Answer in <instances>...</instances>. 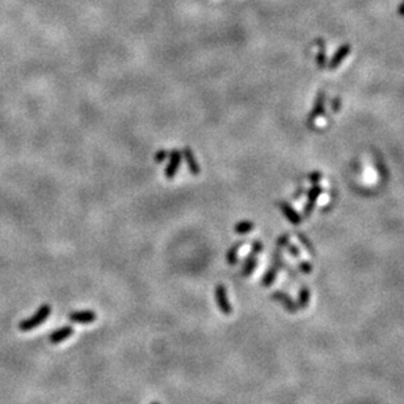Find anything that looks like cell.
Returning a JSON list of instances; mask_svg holds the SVG:
<instances>
[{
	"label": "cell",
	"instance_id": "21",
	"mask_svg": "<svg viewBox=\"0 0 404 404\" xmlns=\"http://www.w3.org/2000/svg\"><path fill=\"white\" fill-rule=\"evenodd\" d=\"M322 178H323V175H322L321 172H312V174L308 175V179H310V181H312L314 184L319 183V181L322 180Z\"/></svg>",
	"mask_w": 404,
	"mask_h": 404
},
{
	"label": "cell",
	"instance_id": "5",
	"mask_svg": "<svg viewBox=\"0 0 404 404\" xmlns=\"http://www.w3.org/2000/svg\"><path fill=\"white\" fill-rule=\"evenodd\" d=\"M97 319V314L92 310H80V311H74L69 315V321L72 323H79V324H90L94 323Z\"/></svg>",
	"mask_w": 404,
	"mask_h": 404
},
{
	"label": "cell",
	"instance_id": "16",
	"mask_svg": "<svg viewBox=\"0 0 404 404\" xmlns=\"http://www.w3.org/2000/svg\"><path fill=\"white\" fill-rule=\"evenodd\" d=\"M244 246V242H242V240H239V242H237L235 244H233V246L230 247V249L227 251L226 253V262L228 263V265H235L238 262V251L240 249V247Z\"/></svg>",
	"mask_w": 404,
	"mask_h": 404
},
{
	"label": "cell",
	"instance_id": "20",
	"mask_svg": "<svg viewBox=\"0 0 404 404\" xmlns=\"http://www.w3.org/2000/svg\"><path fill=\"white\" fill-rule=\"evenodd\" d=\"M299 269H301V272H303V273H310L311 271H312V265L310 264V263H307V262H301L299 263Z\"/></svg>",
	"mask_w": 404,
	"mask_h": 404
},
{
	"label": "cell",
	"instance_id": "25",
	"mask_svg": "<svg viewBox=\"0 0 404 404\" xmlns=\"http://www.w3.org/2000/svg\"><path fill=\"white\" fill-rule=\"evenodd\" d=\"M151 404H160V403H158V401H154V403H151Z\"/></svg>",
	"mask_w": 404,
	"mask_h": 404
},
{
	"label": "cell",
	"instance_id": "18",
	"mask_svg": "<svg viewBox=\"0 0 404 404\" xmlns=\"http://www.w3.org/2000/svg\"><path fill=\"white\" fill-rule=\"evenodd\" d=\"M168 159V151H165V150H159V151H156L155 155H154V162L155 163H163L165 162Z\"/></svg>",
	"mask_w": 404,
	"mask_h": 404
},
{
	"label": "cell",
	"instance_id": "3",
	"mask_svg": "<svg viewBox=\"0 0 404 404\" xmlns=\"http://www.w3.org/2000/svg\"><path fill=\"white\" fill-rule=\"evenodd\" d=\"M183 160V153H181L180 150L175 149L168 153V164L164 169V176L168 180H171V179H174L176 176V174L179 171V167H180Z\"/></svg>",
	"mask_w": 404,
	"mask_h": 404
},
{
	"label": "cell",
	"instance_id": "13",
	"mask_svg": "<svg viewBox=\"0 0 404 404\" xmlns=\"http://www.w3.org/2000/svg\"><path fill=\"white\" fill-rule=\"evenodd\" d=\"M310 298H311L310 289L303 283V285L301 286V289H299L298 302H297L299 310H305V308H307L308 303H310Z\"/></svg>",
	"mask_w": 404,
	"mask_h": 404
},
{
	"label": "cell",
	"instance_id": "22",
	"mask_svg": "<svg viewBox=\"0 0 404 404\" xmlns=\"http://www.w3.org/2000/svg\"><path fill=\"white\" fill-rule=\"evenodd\" d=\"M289 239H290V235H282V237L278 238V240H277V246L278 247H283V246H287L289 244Z\"/></svg>",
	"mask_w": 404,
	"mask_h": 404
},
{
	"label": "cell",
	"instance_id": "11",
	"mask_svg": "<svg viewBox=\"0 0 404 404\" xmlns=\"http://www.w3.org/2000/svg\"><path fill=\"white\" fill-rule=\"evenodd\" d=\"M278 206H280L281 212H282V214L285 215L287 219H289V222L292 224H294V226H298V224H301V217H299L298 213L294 210V209L292 208V206L287 204V202H280L278 204Z\"/></svg>",
	"mask_w": 404,
	"mask_h": 404
},
{
	"label": "cell",
	"instance_id": "17",
	"mask_svg": "<svg viewBox=\"0 0 404 404\" xmlns=\"http://www.w3.org/2000/svg\"><path fill=\"white\" fill-rule=\"evenodd\" d=\"M278 268L276 267V265H272L269 269H268L267 272H265V274L263 276L262 278V285L264 286V287H269V286H272V283L276 281L277 278V273H278Z\"/></svg>",
	"mask_w": 404,
	"mask_h": 404
},
{
	"label": "cell",
	"instance_id": "15",
	"mask_svg": "<svg viewBox=\"0 0 404 404\" xmlns=\"http://www.w3.org/2000/svg\"><path fill=\"white\" fill-rule=\"evenodd\" d=\"M316 45L319 46V53L316 56V63L319 66V69H326L327 65V54H326V42L323 38H318Z\"/></svg>",
	"mask_w": 404,
	"mask_h": 404
},
{
	"label": "cell",
	"instance_id": "7",
	"mask_svg": "<svg viewBox=\"0 0 404 404\" xmlns=\"http://www.w3.org/2000/svg\"><path fill=\"white\" fill-rule=\"evenodd\" d=\"M181 153H183V159L187 162L188 171H189L193 176H198V175L201 174V168H199L198 162L196 160V156L193 154V150L187 146L184 147V150Z\"/></svg>",
	"mask_w": 404,
	"mask_h": 404
},
{
	"label": "cell",
	"instance_id": "10",
	"mask_svg": "<svg viewBox=\"0 0 404 404\" xmlns=\"http://www.w3.org/2000/svg\"><path fill=\"white\" fill-rule=\"evenodd\" d=\"M322 192H323V188H322L321 185H318V184H315L314 187L310 189V192H308V194H307L308 201L305 206L306 217H310L311 212H312V209H314V206H315V202H316L318 197L322 194Z\"/></svg>",
	"mask_w": 404,
	"mask_h": 404
},
{
	"label": "cell",
	"instance_id": "6",
	"mask_svg": "<svg viewBox=\"0 0 404 404\" xmlns=\"http://www.w3.org/2000/svg\"><path fill=\"white\" fill-rule=\"evenodd\" d=\"M74 328L71 326H63L49 335L50 344H60V342L69 340L74 335Z\"/></svg>",
	"mask_w": 404,
	"mask_h": 404
},
{
	"label": "cell",
	"instance_id": "4",
	"mask_svg": "<svg viewBox=\"0 0 404 404\" xmlns=\"http://www.w3.org/2000/svg\"><path fill=\"white\" fill-rule=\"evenodd\" d=\"M271 298L273 299V301L280 302L281 305H282V307L285 308L287 312H290V314H296V312H298L299 311L298 305L293 301V298L289 296V294L283 293L282 290H276L274 293H272Z\"/></svg>",
	"mask_w": 404,
	"mask_h": 404
},
{
	"label": "cell",
	"instance_id": "19",
	"mask_svg": "<svg viewBox=\"0 0 404 404\" xmlns=\"http://www.w3.org/2000/svg\"><path fill=\"white\" fill-rule=\"evenodd\" d=\"M298 238H299V240H301V242H302V244H303V246H305L306 248H307V251L310 252V255L315 256L314 247L311 246V244H310V242H308V239H307V238H305V237H303V235H302V234H298Z\"/></svg>",
	"mask_w": 404,
	"mask_h": 404
},
{
	"label": "cell",
	"instance_id": "12",
	"mask_svg": "<svg viewBox=\"0 0 404 404\" xmlns=\"http://www.w3.org/2000/svg\"><path fill=\"white\" fill-rule=\"evenodd\" d=\"M322 114H324V94L323 92H319L316 100H315L314 109H312V112L310 113L308 124L311 125V122L314 121V120L319 119V116H322Z\"/></svg>",
	"mask_w": 404,
	"mask_h": 404
},
{
	"label": "cell",
	"instance_id": "1",
	"mask_svg": "<svg viewBox=\"0 0 404 404\" xmlns=\"http://www.w3.org/2000/svg\"><path fill=\"white\" fill-rule=\"evenodd\" d=\"M50 314H51V306H50L49 303L41 305L35 315H32V316L28 318V319L20 322L19 330L22 331V332H28V331L36 330L37 327H40L41 324H44L45 322L49 319Z\"/></svg>",
	"mask_w": 404,
	"mask_h": 404
},
{
	"label": "cell",
	"instance_id": "2",
	"mask_svg": "<svg viewBox=\"0 0 404 404\" xmlns=\"http://www.w3.org/2000/svg\"><path fill=\"white\" fill-rule=\"evenodd\" d=\"M214 296H215V302H217L218 308H219V311H221L222 314L227 315V316L233 314L234 308H233V306H231L230 301H228L226 286H224L223 283H218V285L215 286Z\"/></svg>",
	"mask_w": 404,
	"mask_h": 404
},
{
	"label": "cell",
	"instance_id": "8",
	"mask_svg": "<svg viewBox=\"0 0 404 404\" xmlns=\"http://www.w3.org/2000/svg\"><path fill=\"white\" fill-rule=\"evenodd\" d=\"M258 255H260V253H257L256 251L251 249V252L248 253V256L244 258V262H243L242 272H240L243 277H249L251 276L252 272L255 271L256 267H257V256Z\"/></svg>",
	"mask_w": 404,
	"mask_h": 404
},
{
	"label": "cell",
	"instance_id": "23",
	"mask_svg": "<svg viewBox=\"0 0 404 404\" xmlns=\"http://www.w3.org/2000/svg\"><path fill=\"white\" fill-rule=\"evenodd\" d=\"M287 251L290 252V255L294 256L296 258H299V256H301V252H299V249L297 248L296 246H293V244H287Z\"/></svg>",
	"mask_w": 404,
	"mask_h": 404
},
{
	"label": "cell",
	"instance_id": "9",
	"mask_svg": "<svg viewBox=\"0 0 404 404\" xmlns=\"http://www.w3.org/2000/svg\"><path fill=\"white\" fill-rule=\"evenodd\" d=\"M351 50H352V46L349 44L341 45V46L337 49V51L335 53V55H333L332 60H331L330 66H328V67H330L331 70L337 69V67L341 65L342 61H344L345 58H348V55L351 54Z\"/></svg>",
	"mask_w": 404,
	"mask_h": 404
},
{
	"label": "cell",
	"instance_id": "14",
	"mask_svg": "<svg viewBox=\"0 0 404 404\" xmlns=\"http://www.w3.org/2000/svg\"><path fill=\"white\" fill-rule=\"evenodd\" d=\"M256 224L253 223L252 221H248V219H244V221H239L235 226H234V231L238 234V235H247V234L251 233L252 230H255Z\"/></svg>",
	"mask_w": 404,
	"mask_h": 404
},
{
	"label": "cell",
	"instance_id": "24",
	"mask_svg": "<svg viewBox=\"0 0 404 404\" xmlns=\"http://www.w3.org/2000/svg\"><path fill=\"white\" fill-rule=\"evenodd\" d=\"M398 13H399V15L403 16V17H404V2H403V3L399 4V7H398Z\"/></svg>",
	"mask_w": 404,
	"mask_h": 404
}]
</instances>
